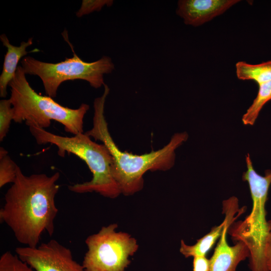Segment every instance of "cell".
<instances>
[{"label":"cell","instance_id":"6da1fadb","mask_svg":"<svg viewBox=\"0 0 271 271\" xmlns=\"http://www.w3.org/2000/svg\"><path fill=\"white\" fill-rule=\"evenodd\" d=\"M60 173L24 174L19 167L17 178L5 195L0 210L1 222L12 230L17 240L36 247L42 234L54 233V221L58 212L55 197L59 190Z\"/></svg>","mask_w":271,"mask_h":271},{"label":"cell","instance_id":"7a4b0ae2","mask_svg":"<svg viewBox=\"0 0 271 271\" xmlns=\"http://www.w3.org/2000/svg\"><path fill=\"white\" fill-rule=\"evenodd\" d=\"M109 91L108 85L105 84L103 94L95 98L93 126L85 133L106 147L113 160V176L121 194L132 195L143 189L144 175L146 172L166 171L173 167L175 151L187 140L188 135L186 132L175 133L166 146L145 154L134 155L121 151L112 138L104 115L105 101Z\"/></svg>","mask_w":271,"mask_h":271},{"label":"cell","instance_id":"3957f363","mask_svg":"<svg viewBox=\"0 0 271 271\" xmlns=\"http://www.w3.org/2000/svg\"><path fill=\"white\" fill-rule=\"evenodd\" d=\"M29 127L38 144L54 145L58 149L59 156L64 157L66 153L72 154L87 165L92 174V179L70 185L69 190L79 194L96 192L109 198H116L121 194L113 176L112 156L104 144L94 142L85 133L68 137L57 135L35 126Z\"/></svg>","mask_w":271,"mask_h":271},{"label":"cell","instance_id":"277c9868","mask_svg":"<svg viewBox=\"0 0 271 271\" xmlns=\"http://www.w3.org/2000/svg\"><path fill=\"white\" fill-rule=\"evenodd\" d=\"M26 75L22 67L19 66L9 85L13 120L19 123L25 121L29 127L45 129L52 120H55L63 125L65 131L74 136L83 133L84 117L89 105L82 103L76 109L62 106L52 97L38 93L29 84Z\"/></svg>","mask_w":271,"mask_h":271},{"label":"cell","instance_id":"5b68a950","mask_svg":"<svg viewBox=\"0 0 271 271\" xmlns=\"http://www.w3.org/2000/svg\"><path fill=\"white\" fill-rule=\"evenodd\" d=\"M247 170L242 176L248 183L252 208L250 214L242 221L229 226L228 232L236 242L244 243L249 251L251 271H267L264 259V247L271 231V220L266 219V202L271 184V170L265 171L264 176L253 168L250 156H246Z\"/></svg>","mask_w":271,"mask_h":271},{"label":"cell","instance_id":"8992f818","mask_svg":"<svg viewBox=\"0 0 271 271\" xmlns=\"http://www.w3.org/2000/svg\"><path fill=\"white\" fill-rule=\"evenodd\" d=\"M67 34L63 33L62 35L72 50V57L55 63L42 62L31 56L21 61L26 74L39 77L46 94L52 98L56 96L60 85L68 80H83L94 88H100L105 84L104 75L111 73L115 68L111 58L107 56L92 62L84 61L75 53Z\"/></svg>","mask_w":271,"mask_h":271},{"label":"cell","instance_id":"52a82bcc","mask_svg":"<svg viewBox=\"0 0 271 271\" xmlns=\"http://www.w3.org/2000/svg\"><path fill=\"white\" fill-rule=\"evenodd\" d=\"M116 223L103 226L88 236L82 265L84 271H124L129 257L138 250L137 240L127 233L117 231Z\"/></svg>","mask_w":271,"mask_h":271},{"label":"cell","instance_id":"ba28073f","mask_svg":"<svg viewBox=\"0 0 271 271\" xmlns=\"http://www.w3.org/2000/svg\"><path fill=\"white\" fill-rule=\"evenodd\" d=\"M16 254L35 271H84L71 250L55 239L36 247H17Z\"/></svg>","mask_w":271,"mask_h":271},{"label":"cell","instance_id":"9c48e42d","mask_svg":"<svg viewBox=\"0 0 271 271\" xmlns=\"http://www.w3.org/2000/svg\"><path fill=\"white\" fill-rule=\"evenodd\" d=\"M239 0H180L176 14L187 25L201 26L218 16Z\"/></svg>","mask_w":271,"mask_h":271},{"label":"cell","instance_id":"30bf717a","mask_svg":"<svg viewBox=\"0 0 271 271\" xmlns=\"http://www.w3.org/2000/svg\"><path fill=\"white\" fill-rule=\"evenodd\" d=\"M237 217H232L225 225L219 240L210 260L209 271H236L238 264L249 257L246 245L238 241L230 246L226 235L229 226Z\"/></svg>","mask_w":271,"mask_h":271},{"label":"cell","instance_id":"8fae6325","mask_svg":"<svg viewBox=\"0 0 271 271\" xmlns=\"http://www.w3.org/2000/svg\"><path fill=\"white\" fill-rule=\"evenodd\" d=\"M223 206L227 209L225 211V217L221 224L213 227L209 232L197 240L194 245H187L183 240H181L180 252L185 257L205 256L216 240L220 237L225 225L234 216L238 208L237 199L235 197H231L223 202Z\"/></svg>","mask_w":271,"mask_h":271},{"label":"cell","instance_id":"7c38bea8","mask_svg":"<svg viewBox=\"0 0 271 271\" xmlns=\"http://www.w3.org/2000/svg\"><path fill=\"white\" fill-rule=\"evenodd\" d=\"M0 40L7 48L0 76V96L5 98L8 94V86L15 76L20 60L29 53L38 52L39 50L36 49L31 51H27V48L33 44L32 38H30L26 42H22L19 46L11 44L5 34L1 35Z\"/></svg>","mask_w":271,"mask_h":271},{"label":"cell","instance_id":"4fadbf2b","mask_svg":"<svg viewBox=\"0 0 271 271\" xmlns=\"http://www.w3.org/2000/svg\"><path fill=\"white\" fill-rule=\"evenodd\" d=\"M235 67L239 79L253 80L258 85L271 81V61L257 64L239 61L236 64Z\"/></svg>","mask_w":271,"mask_h":271},{"label":"cell","instance_id":"5bb4252c","mask_svg":"<svg viewBox=\"0 0 271 271\" xmlns=\"http://www.w3.org/2000/svg\"><path fill=\"white\" fill-rule=\"evenodd\" d=\"M271 100V81L258 84V91L242 117L245 125H253L263 106Z\"/></svg>","mask_w":271,"mask_h":271},{"label":"cell","instance_id":"9a60e30c","mask_svg":"<svg viewBox=\"0 0 271 271\" xmlns=\"http://www.w3.org/2000/svg\"><path fill=\"white\" fill-rule=\"evenodd\" d=\"M19 166L11 159L8 151L0 148V187L9 183H13L17 175Z\"/></svg>","mask_w":271,"mask_h":271},{"label":"cell","instance_id":"2e32d148","mask_svg":"<svg viewBox=\"0 0 271 271\" xmlns=\"http://www.w3.org/2000/svg\"><path fill=\"white\" fill-rule=\"evenodd\" d=\"M0 271H35L16 254L6 251L0 257Z\"/></svg>","mask_w":271,"mask_h":271},{"label":"cell","instance_id":"e0dca14e","mask_svg":"<svg viewBox=\"0 0 271 271\" xmlns=\"http://www.w3.org/2000/svg\"><path fill=\"white\" fill-rule=\"evenodd\" d=\"M14 111L10 99L0 101V141H3L9 131L12 120H13Z\"/></svg>","mask_w":271,"mask_h":271},{"label":"cell","instance_id":"ac0fdd59","mask_svg":"<svg viewBox=\"0 0 271 271\" xmlns=\"http://www.w3.org/2000/svg\"><path fill=\"white\" fill-rule=\"evenodd\" d=\"M113 3L112 0H83L76 15L80 18L93 12H99L106 6L111 7Z\"/></svg>","mask_w":271,"mask_h":271},{"label":"cell","instance_id":"d6986e66","mask_svg":"<svg viewBox=\"0 0 271 271\" xmlns=\"http://www.w3.org/2000/svg\"><path fill=\"white\" fill-rule=\"evenodd\" d=\"M210 260L205 256L193 257V271H209Z\"/></svg>","mask_w":271,"mask_h":271},{"label":"cell","instance_id":"ffe728a7","mask_svg":"<svg viewBox=\"0 0 271 271\" xmlns=\"http://www.w3.org/2000/svg\"><path fill=\"white\" fill-rule=\"evenodd\" d=\"M264 259L267 271H271V231L268 234L264 247Z\"/></svg>","mask_w":271,"mask_h":271}]
</instances>
